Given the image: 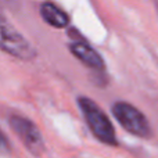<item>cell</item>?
<instances>
[{
  "instance_id": "obj_1",
  "label": "cell",
  "mask_w": 158,
  "mask_h": 158,
  "mask_svg": "<svg viewBox=\"0 0 158 158\" xmlns=\"http://www.w3.org/2000/svg\"><path fill=\"white\" fill-rule=\"evenodd\" d=\"M78 104L82 114L85 117L89 129L97 140L108 146H117L115 131L110 118L104 114V111L89 97H79Z\"/></svg>"
},
{
  "instance_id": "obj_4",
  "label": "cell",
  "mask_w": 158,
  "mask_h": 158,
  "mask_svg": "<svg viewBox=\"0 0 158 158\" xmlns=\"http://www.w3.org/2000/svg\"><path fill=\"white\" fill-rule=\"evenodd\" d=\"M10 125L15 135L22 140L24 146L35 156H40L44 151V140L38 126L28 118L21 115H13L10 118Z\"/></svg>"
},
{
  "instance_id": "obj_6",
  "label": "cell",
  "mask_w": 158,
  "mask_h": 158,
  "mask_svg": "<svg viewBox=\"0 0 158 158\" xmlns=\"http://www.w3.org/2000/svg\"><path fill=\"white\" fill-rule=\"evenodd\" d=\"M40 15L53 28H65L69 22V17L53 3H43L40 6Z\"/></svg>"
},
{
  "instance_id": "obj_5",
  "label": "cell",
  "mask_w": 158,
  "mask_h": 158,
  "mask_svg": "<svg viewBox=\"0 0 158 158\" xmlns=\"http://www.w3.org/2000/svg\"><path fill=\"white\" fill-rule=\"evenodd\" d=\"M69 52L81 60L83 64H86L87 67L93 69H97V71H103L104 69V61L103 58L100 57L97 52L94 49L89 46L86 43H71L69 44Z\"/></svg>"
},
{
  "instance_id": "obj_2",
  "label": "cell",
  "mask_w": 158,
  "mask_h": 158,
  "mask_svg": "<svg viewBox=\"0 0 158 158\" xmlns=\"http://www.w3.org/2000/svg\"><path fill=\"white\" fill-rule=\"evenodd\" d=\"M0 50L22 61H31L36 57V50L0 10Z\"/></svg>"
},
{
  "instance_id": "obj_3",
  "label": "cell",
  "mask_w": 158,
  "mask_h": 158,
  "mask_svg": "<svg viewBox=\"0 0 158 158\" xmlns=\"http://www.w3.org/2000/svg\"><path fill=\"white\" fill-rule=\"evenodd\" d=\"M112 114L117 118L123 129L135 136L147 139L151 136V128L147 118L144 117L142 111L135 108L133 106L123 101H118L112 106Z\"/></svg>"
},
{
  "instance_id": "obj_7",
  "label": "cell",
  "mask_w": 158,
  "mask_h": 158,
  "mask_svg": "<svg viewBox=\"0 0 158 158\" xmlns=\"http://www.w3.org/2000/svg\"><path fill=\"white\" fill-rule=\"evenodd\" d=\"M10 151V146H8V140L4 136V133L0 129V154H6Z\"/></svg>"
}]
</instances>
